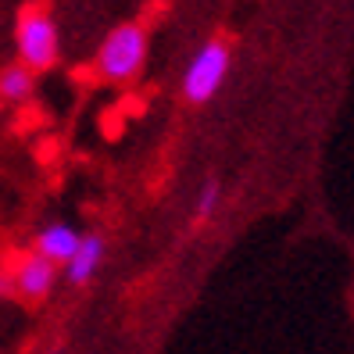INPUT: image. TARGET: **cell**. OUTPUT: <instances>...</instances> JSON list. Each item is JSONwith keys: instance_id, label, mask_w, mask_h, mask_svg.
Segmentation results:
<instances>
[{"instance_id": "obj_10", "label": "cell", "mask_w": 354, "mask_h": 354, "mask_svg": "<svg viewBox=\"0 0 354 354\" xmlns=\"http://www.w3.org/2000/svg\"><path fill=\"white\" fill-rule=\"evenodd\" d=\"M0 301H18V290H15V268L0 265Z\"/></svg>"}, {"instance_id": "obj_6", "label": "cell", "mask_w": 354, "mask_h": 354, "mask_svg": "<svg viewBox=\"0 0 354 354\" xmlns=\"http://www.w3.org/2000/svg\"><path fill=\"white\" fill-rule=\"evenodd\" d=\"M104 251H108V243H104L100 233H82L79 247L72 251V258L61 265L65 268V283L68 286H86L97 272H100V261H104Z\"/></svg>"}, {"instance_id": "obj_9", "label": "cell", "mask_w": 354, "mask_h": 354, "mask_svg": "<svg viewBox=\"0 0 354 354\" xmlns=\"http://www.w3.org/2000/svg\"><path fill=\"white\" fill-rule=\"evenodd\" d=\"M100 136L108 143H118L126 136V115H122V108H108L100 115Z\"/></svg>"}, {"instance_id": "obj_1", "label": "cell", "mask_w": 354, "mask_h": 354, "mask_svg": "<svg viewBox=\"0 0 354 354\" xmlns=\"http://www.w3.org/2000/svg\"><path fill=\"white\" fill-rule=\"evenodd\" d=\"M147 50H151V36L143 22H122L115 26L104 44L97 47L93 57V75L111 86H129L140 79L143 65H147Z\"/></svg>"}, {"instance_id": "obj_5", "label": "cell", "mask_w": 354, "mask_h": 354, "mask_svg": "<svg viewBox=\"0 0 354 354\" xmlns=\"http://www.w3.org/2000/svg\"><path fill=\"white\" fill-rule=\"evenodd\" d=\"M79 240H82L79 229L72 222H65V218H57V222L39 225L36 233H32V254L47 258L54 265H65L72 258V251L79 247Z\"/></svg>"}, {"instance_id": "obj_11", "label": "cell", "mask_w": 354, "mask_h": 354, "mask_svg": "<svg viewBox=\"0 0 354 354\" xmlns=\"http://www.w3.org/2000/svg\"><path fill=\"white\" fill-rule=\"evenodd\" d=\"M47 354H65V351H61V347H54V351H47Z\"/></svg>"}, {"instance_id": "obj_12", "label": "cell", "mask_w": 354, "mask_h": 354, "mask_svg": "<svg viewBox=\"0 0 354 354\" xmlns=\"http://www.w3.org/2000/svg\"><path fill=\"white\" fill-rule=\"evenodd\" d=\"M0 104H4V100H0Z\"/></svg>"}, {"instance_id": "obj_4", "label": "cell", "mask_w": 354, "mask_h": 354, "mask_svg": "<svg viewBox=\"0 0 354 354\" xmlns=\"http://www.w3.org/2000/svg\"><path fill=\"white\" fill-rule=\"evenodd\" d=\"M57 286V265L39 258V254H26L22 261L15 265V290H18V301H26L29 308L47 304L50 294Z\"/></svg>"}, {"instance_id": "obj_3", "label": "cell", "mask_w": 354, "mask_h": 354, "mask_svg": "<svg viewBox=\"0 0 354 354\" xmlns=\"http://www.w3.org/2000/svg\"><path fill=\"white\" fill-rule=\"evenodd\" d=\"M229 65H233V47H229L225 36H212L197 47V54L190 57V65L183 72V100L186 104H207L229 75Z\"/></svg>"}, {"instance_id": "obj_7", "label": "cell", "mask_w": 354, "mask_h": 354, "mask_svg": "<svg viewBox=\"0 0 354 354\" xmlns=\"http://www.w3.org/2000/svg\"><path fill=\"white\" fill-rule=\"evenodd\" d=\"M36 97V72L26 68L22 61L0 68V100L4 104H29Z\"/></svg>"}, {"instance_id": "obj_8", "label": "cell", "mask_w": 354, "mask_h": 354, "mask_svg": "<svg viewBox=\"0 0 354 354\" xmlns=\"http://www.w3.org/2000/svg\"><path fill=\"white\" fill-rule=\"evenodd\" d=\"M222 201V183L212 176V179H204V186L197 190V201H194V215H190V229H201L207 218L215 215V207Z\"/></svg>"}, {"instance_id": "obj_2", "label": "cell", "mask_w": 354, "mask_h": 354, "mask_svg": "<svg viewBox=\"0 0 354 354\" xmlns=\"http://www.w3.org/2000/svg\"><path fill=\"white\" fill-rule=\"evenodd\" d=\"M15 47H18V61L26 68L39 72H50L61 57V39H57V26L44 4H29L18 11V22H15Z\"/></svg>"}]
</instances>
